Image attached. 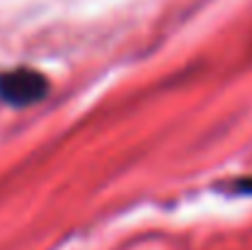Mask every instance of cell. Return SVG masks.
Instances as JSON below:
<instances>
[{
  "label": "cell",
  "mask_w": 252,
  "mask_h": 250,
  "mask_svg": "<svg viewBox=\"0 0 252 250\" xmlns=\"http://www.w3.org/2000/svg\"><path fill=\"white\" fill-rule=\"evenodd\" d=\"M49 91V81L44 74L20 67L10 71H0V101L12 108H25L42 101Z\"/></svg>",
  "instance_id": "1"
}]
</instances>
